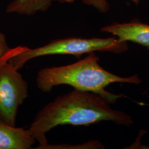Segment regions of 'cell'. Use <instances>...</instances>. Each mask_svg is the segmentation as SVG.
<instances>
[{
	"instance_id": "cell-1",
	"label": "cell",
	"mask_w": 149,
	"mask_h": 149,
	"mask_svg": "<svg viewBox=\"0 0 149 149\" xmlns=\"http://www.w3.org/2000/svg\"><path fill=\"white\" fill-rule=\"evenodd\" d=\"M109 104L96 93L75 89L56 97L38 112L28 129L39 143L36 149H44L49 144L46 134L59 125L88 126L103 121L127 127L133 124L130 116Z\"/></svg>"
},
{
	"instance_id": "cell-2",
	"label": "cell",
	"mask_w": 149,
	"mask_h": 149,
	"mask_svg": "<svg viewBox=\"0 0 149 149\" xmlns=\"http://www.w3.org/2000/svg\"><path fill=\"white\" fill-rule=\"evenodd\" d=\"M99 60L95 53H91L72 64L42 69L37 74V86L39 90L47 93L55 86H70L75 90L96 93L109 104H113L126 96L107 91V86L114 83L135 85L141 83L138 75L123 77L107 71L99 64Z\"/></svg>"
},
{
	"instance_id": "cell-3",
	"label": "cell",
	"mask_w": 149,
	"mask_h": 149,
	"mask_svg": "<svg viewBox=\"0 0 149 149\" xmlns=\"http://www.w3.org/2000/svg\"><path fill=\"white\" fill-rule=\"evenodd\" d=\"M128 50V42L118 38H83L69 37L56 39L34 49L27 48L8 61L18 70L31 59L53 55H71L77 58L96 52L123 53Z\"/></svg>"
},
{
	"instance_id": "cell-4",
	"label": "cell",
	"mask_w": 149,
	"mask_h": 149,
	"mask_svg": "<svg viewBox=\"0 0 149 149\" xmlns=\"http://www.w3.org/2000/svg\"><path fill=\"white\" fill-rule=\"evenodd\" d=\"M8 61L0 68V119L16 127L18 109L29 96L28 85Z\"/></svg>"
},
{
	"instance_id": "cell-5",
	"label": "cell",
	"mask_w": 149,
	"mask_h": 149,
	"mask_svg": "<svg viewBox=\"0 0 149 149\" xmlns=\"http://www.w3.org/2000/svg\"><path fill=\"white\" fill-rule=\"evenodd\" d=\"M101 31L111 34L125 42L139 44L149 49V24L137 20L127 23H114L102 27Z\"/></svg>"
},
{
	"instance_id": "cell-6",
	"label": "cell",
	"mask_w": 149,
	"mask_h": 149,
	"mask_svg": "<svg viewBox=\"0 0 149 149\" xmlns=\"http://www.w3.org/2000/svg\"><path fill=\"white\" fill-rule=\"evenodd\" d=\"M28 129L12 127L0 119V149H30L36 142Z\"/></svg>"
},
{
	"instance_id": "cell-7",
	"label": "cell",
	"mask_w": 149,
	"mask_h": 149,
	"mask_svg": "<svg viewBox=\"0 0 149 149\" xmlns=\"http://www.w3.org/2000/svg\"><path fill=\"white\" fill-rule=\"evenodd\" d=\"M53 2L52 0H13L7 6L6 12L31 16L38 12L46 11Z\"/></svg>"
},
{
	"instance_id": "cell-8",
	"label": "cell",
	"mask_w": 149,
	"mask_h": 149,
	"mask_svg": "<svg viewBox=\"0 0 149 149\" xmlns=\"http://www.w3.org/2000/svg\"><path fill=\"white\" fill-rule=\"evenodd\" d=\"M104 146L102 144L96 141H92L79 145H71L68 144L50 145L48 144L43 149H102Z\"/></svg>"
},
{
	"instance_id": "cell-9",
	"label": "cell",
	"mask_w": 149,
	"mask_h": 149,
	"mask_svg": "<svg viewBox=\"0 0 149 149\" xmlns=\"http://www.w3.org/2000/svg\"><path fill=\"white\" fill-rule=\"evenodd\" d=\"M86 5L95 8L101 13H106L109 10V5L107 0H82ZM136 5H138L141 0H131Z\"/></svg>"
},
{
	"instance_id": "cell-10",
	"label": "cell",
	"mask_w": 149,
	"mask_h": 149,
	"mask_svg": "<svg viewBox=\"0 0 149 149\" xmlns=\"http://www.w3.org/2000/svg\"><path fill=\"white\" fill-rule=\"evenodd\" d=\"M26 48L27 47H23V46H18L16 48H11V50L8 53L5 55L4 56H3L2 58H0V68L3 64L7 63L10 58L24 51L26 49Z\"/></svg>"
},
{
	"instance_id": "cell-11",
	"label": "cell",
	"mask_w": 149,
	"mask_h": 149,
	"mask_svg": "<svg viewBox=\"0 0 149 149\" xmlns=\"http://www.w3.org/2000/svg\"><path fill=\"white\" fill-rule=\"evenodd\" d=\"M11 49L7 42L5 35L0 32V58L4 56Z\"/></svg>"
},
{
	"instance_id": "cell-12",
	"label": "cell",
	"mask_w": 149,
	"mask_h": 149,
	"mask_svg": "<svg viewBox=\"0 0 149 149\" xmlns=\"http://www.w3.org/2000/svg\"><path fill=\"white\" fill-rule=\"evenodd\" d=\"M53 1H56V2H59L61 3H71V2H73L76 0H52Z\"/></svg>"
}]
</instances>
